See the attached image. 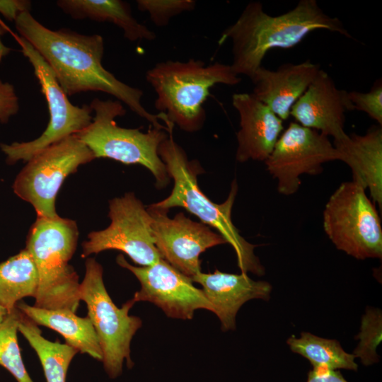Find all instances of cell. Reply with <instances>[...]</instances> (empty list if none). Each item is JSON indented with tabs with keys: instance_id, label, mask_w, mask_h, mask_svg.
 <instances>
[{
	"instance_id": "cell-1",
	"label": "cell",
	"mask_w": 382,
	"mask_h": 382,
	"mask_svg": "<svg viewBox=\"0 0 382 382\" xmlns=\"http://www.w3.org/2000/svg\"><path fill=\"white\" fill-rule=\"evenodd\" d=\"M20 36L27 40L52 69L66 96L86 91L110 94L153 127L168 132L170 124L164 113L148 112L141 103L143 91L118 80L102 64L104 41L99 35H83L68 29L50 30L30 12L15 21Z\"/></svg>"
},
{
	"instance_id": "cell-2",
	"label": "cell",
	"mask_w": 382,
	"mask_h": 382,
	"mask_svg": "<svg viewBox=\"0 0 382 382\" xmlns=\"http://www.w3.org/2000/svg\"><path fill=\"white\" fill-rule=\"evenodd\" d=\"M318 30L352 38L341 21L325 13L316 0H301L290 11L276 16L265 12L261 2L251 1L224 30L218 42L232 41L233 72L251 79L269 51L294 47Z\"/></svg>"
},
{
	"instance_id": "cell-3",
	"label": "cell",
	"mask_w": 382,
	"mask_h": 382,
	"mask_svg": "<svg viewBox=\"0 0 382 382\" xmlns=\"http://www.w3.org/2000/svg\"><path fill=\"white\" fill-rule=\"evenodd\" d=\"M173 132L158 147V155L164 163L168 175L174 181L170 195L150 206L168 210L183 207L197 216L204 224L214 228L233 248L241 272H248L261 276L265 272L259 258L255 255V245L241 236L231 219L232 207L238 191L236 180L231 184L227 199L221 204L211 201L200 190L197 175L199 166L188 160L185 151L174 141Z\"/></svg>"
},
{
	"instance_id": "cell-4",
	"label": "cell",
	"mask_w": 382,
	"mask_h": 382,
	"mask_svg": "<svg viewBox=\"0 0 382 382\" xmlns=\"http://www.w3.org/2000/svg\"><path fill=\"white\" fill-rule=\"evenodd\" d=\"M79 238L71 219L37 217L31 226L25 249L35 266L38 285L33 306L76 313L80 303L79 275L69 264Z\"/></svg>"
},
{
	"instance_id": "cell-5",
	"label": "cell",
	"mask_w": 382,
	"mask_h": 382,
	"mask_svg": "<svg viewBox=\"0 0 382 382\" xmlns=\"http://www.w3.org/2000/svg\"><path fill=\"white\" fill-rule=\"evenodd\" d=\"M146 79L156 93V110L188 132L202 127L206 119L203 105L212 86H234L241 81L231 65L219 62L206 65L195 59L159 62L147 71Z\"/></svg>"
},
{
	"instance_id": "cell-6",
	"label": "cell",
	"mask_w": 382,
	"mask_h": 382,
	"mask_svg": "<svg viewBox=\"0 0 382 382\" xmlns=\"http://www.w3.org/2000/svg\"><path fill=\"white\" fill-rule=\"evenodd\" d=\"M89 105L95 115L91 124L76 135L95 158L141 165L151 172L158 186L166 185L170 177L158 153L159 145L168 137L165 130L153 127L145 133L139 128L118 126L115 119L124 116L126 110L117 100H103L96 98Z\"/></svg>"
},
{
	"instance_id": "cell-7",
	"label": "cell",
	"mask_w": 382,
	"mask_h": 382,
	"mask_svg": "<svg viewBox=\"0 0 382 382\" xmlns=\"http://www.w3.org/2000/svg\"><path fill=\"white\" fill-rule=\"evenodd\" d=\"M85 267V276L80 284V299L86 304L87 316L98 336L104 369L113 379L122 373L125 361L128 368L134 366L130 357V345L142 321L139 317L129 314L135 303L132 299L121 308L114 303L105 286L100 263L93 257H88Z\"/></svg>"
},
{
	"instance_id": "cell-8",
	"label": "cell",
	"mask_w": 382,
	"mask_h": 382,
	"mask_svg": "<svg viewBox=\"0 0 382 382\" xmlns=\"http://www.w3.org/2000/svg\"><path fill=\"white\" fill-rule=\"evenodd\" d=\"M365 189L353 181L340 185L323 214L325 233L335 247L358 260L382 257V228Z\"/></svg>"
},
{
	"instance_id": "cell-9",
	"label": "cell",
	"mask_w": 382,
	"mask_h": 382,
	"mask_svg": "<svg viewBox=\"0 0 382 382\" xmlns=\"http://www.w3.org/2000/svg\"><path fill=\"white\" fill-rule=\"evenodd\" d=\"M95 158L76 134L71 135L31 157L16 176L13 192L34 207L37 217L57 218L55 200L64 181Z\"/></svg>"
},
{
	"instance_id": "cell-10",
	"label": "cell",
	"mask_w": 382,
	"mask_h": 382,
	"mask_svg": "<svg viewBox=\"0 0 382 382\" xmlns=\"http://www.w3.org/2000/svg\"><path fill=\"white\" fill-rule=\"evenodd\" d=\"M21 47V52L33 67L35 75L44 94L50 113L47 128L37 139L27 142L0 145L8 164L19 161L27 162L35 154L88 127L91 121L90 105H73L59 86L50 66L39 52L25 39L13 34Z\"/></svg>"
},
{
	"instance_id": "cell-11",
	"label": "cell",
	"mask_w": 382,
	"mask_h": 382,
	"mask_svg": "<svg viewBox=\"0 0 382 382\" xmlns=\"http://www.w3.org/2000/svg\"><path fill=\"white\" fill-rule=\"evenodd\" d=\"M108 216L111 221L109 226L91 232L82 243V257L117 250L141 267L151 265L162 258L154 244L152 218L133 192L110 200Z\"/></svg>"
},
{
	"instance_id": "cell-12",
	"label": "cell",
	"mask_w": 382,
	"mask_h": 382,
	"mask_svg": "<svg viewBox=\"0 0 382 382\" xmlns=\"http://www.w3.org/2000/svg\"><path fill=\"white\" fill-rule=\"evenodd\" d=\"M335 160L338 153L328 137L291 122L264 162L277 180L278 192L291 195L298 191L302 175L319 174L323 163Z\"/></svg>"
},
{
	"instance_id": "cell-13",
	"label": "cell",
	"mask_w": 382,
	"mask_h": 382,
	"mask_svg": "<svg viewBox=\"0 0 382 382\" xmlns=\"http://www.w3.org/2000/svg\"><path fill=\"white\" fill-rule=\"evenodd\" d=\"M117 263L130 271L139 280L141 289L132 299L149 301L159 307L168 317L190 320L197 309L214 313V308L202 289L193 285L185 276L163 258L145 267L129 264L123 255L116 258Z\"/></svg>"
},
{
	"instance_id": "cell-14",
	"label": "cell",
	"mask_w": 382,
	"mask_h": 382,
	"mask_svg": "<svg viewBox=\"0 0 382 382\" xmlns=\"http://www.w3.org/2000/svg\"><path fill=\"white\" fill-rule=\"evenodd\" d=\"M154 244L161 257L192 279L201 272L199 255L206 250L226 243L224 238L203 223L179 213L173 218L168 210L149 206Z\"/></svg>"
},
{
	"instance_id": "cell-15",
	"label": "cell",
	"mask_w": 382,
	"mask_h": 382,
	"mask_svg": "<svg viewBox=\"0 0 382 382\" xmlns=\"http://www.w3.org/2000/svg\"><path fill=\"white\" fill-rule=\"evenodd\" d=\"M354 107L347 91L340 89L330 75L320 69L306 91L292 106L290 115L299 125L332 137L334 142L345 139V112Z\"/></svg>"
},
{
	"instance_id": "cell-16",
	"label": "cell",
	"mask_w": 382,
	"mask_h": 382,
	"mask_svg": "<svg viewBox=\"0 0 382 382\" xmlns=\"http://www.w3.org/2000/svg\"><path fill=\"white\" fill-rule=\"evenodd\" d=\"M232 105L240 117L236 160L265 161L284 130L283 120L253 93L233 94Z\"/></svg>"
},
{
	"instance_id": "cell-17",
	"label": "cell",
	"mask_w": 382,
	"mask_h": 382,
	"mask_svg": "<svg viewBox=\"0 0 382 382\" xmlns=\"http://www.w3.org/2000/svg\"><path fill=\"white\" fill-rule=\"evenodd\" d=\"M202 286V291L214 308L223 331L236 329V317L240 308L251 299L268 301L272 285L266 281H255L246 273L230 274L215 270L200 272L192 278Z\"/></svg>"
},
{
	"instance_id": "cell-18",
	"label": "cell",
	"mask_w": 382,
	"mask_h": 382,
	"mask_svg": "<svg viewBox=\"0 0 382 382\" xmlns=\"http://www.w3.org/2000/svg\"><path fill=\"white\" fill-rule=\"evenodd\" d=\"M320 65L310 60L299 64H284L277 70L259 67L250 79L252 93L282 120L290 116L296 100L306 91L320 71Z\"/></svg>"
},
{
	"instance_id": "cell-19",
	"label": "cell",
	"mask_w": 382,
	"mask_h": 382,
	"mask_svg": "<svg viewBox=\"0 0 382 382\" xmlns=\"http://www.w3.org/2000/svg\"><path fill=\"white\" fill-rule=\"evenodd\" d=\"M338 160L351 169L353 182L368 189L374 203L382 207V129L374 125L366 134H352L333 142Z\"/></svg>"
},
{
	"instance_id": "cell-20",
	"label": "cell",
	"mask_w": 382,
	"mask_h": 382,
	"mask_svg": "<svg viewBox=\"0 0 382 382\" xmlns=\"http://www.w3.org/2000/svg\"><path fill=\"white\" fill-rule=\"evenodd\" d=\"M16 308L37 325L52 329L60 334L66 344L78 352L87 354L101 361L103 354L99 340L90 318L79 317L68 310H47L30 306L23 301Z\"/></svg>"
},
{
	"instance_id": "cell-21",
	"label": "cell",
	"mask_w": 382,
	"mask_h": 382,
	"mask_svg": "<svg viewBox=\"0 0 382 382\" xmlns=\"http://www.w3.org/2000/svg\"><path fill=\"white\" fill-rule=\"evenodd\" d=\"M57 5L76 20L110 22L120 28L130 41L153 40L155 33L132 16L129 4L120 0H59Z\"/></svg>"
},
{
	"instance_id": "cell-22",
	"label": "cell",
	"mask_w": 382,
	"mask_h": 382,
	"mask_svg": "<svg viewBox=\"0 0 382 382\" xmlns=\"http://www.w3.org/2000/svg\"><path fill=\"white\" fill-rule=\"evenodd\" d=\"M37 285V270L25 248L0 263V305L8 313L23 298L35 297Z\"/></svg>"
},
{
	"instance_id": "cell-23",
	"label": "cell",
	"mask_w": 382,
	"mask_h": 382,
	"mask_svg": "<svg viewBox=\"0 0 382 382\" xmlns=\"http://www.w3.org/2000/svg\"><path fill=\"white\" fill-rule=\"evenodd\" d=\"M18 331L36 352L46 381L66 382L69 366L78 351L66 343L52 342L45 338L38 326L21 312Z\"/></svg>"
},
{
	"instance_id": "cell-24",
	"label": "cell",
	"mask_w": 382,
	"mask_h": 382,
	"mask_svg": "<svg viewBox=\"0 0 382 382\" xmlns=\"http://www.w3.org/2000/svg\"><path fill=\"white\" fill-rule=\"evenodd\" d=\"M286 343L293 352L307 359L313 368L325 366L332 370L357 371L354 355L346 352L336 340L302 332L300 337H289Z\"/></svg>"
},
{
	"instance_id": "cell-25",
	"label": "cell",
	"mask_w": 382,
	"mask_h": 382,
	"mask_svg": "<svg viewBox=\"0 0 382 382\" xmlns=\"http://www.w3.org/2000/svg\"><path fill=\"white\" fill-rule=\"evenodd\" d=\"M20 314L16 308L0 325V366L8 370L18 382H33L23 364L18 342Z\"/></svg>"
},
{
	"instance_id": "cell-26",
	"label": "cell",
	"mask_w": 382,
	"mask_h": 382,
	"mask_svg": "<svg viewBox=\"0 0 382 382\" xmlns=\"http://www.w3.org/2000/svg\"><path fill=\"white\" fill-rule=\"evenodd\" d=\"M359 340L353 354L365 366L378 362L376 347L382 338V314L378 308L367 307L361 317L360 332L355 337Z\"/></svg>"
},
{
	"instance_id": "cell-27",
	"label": "cell",
	"mask_w": 382,
	"mask_h": 382,
	"mask_svg": "<svg viewBox=\"0 0 382 382\" xmlns=\"http://www.w3.org/2000/svg\"><path fill=\"white\" fill-rule=\"evenodd\" d=\"M138 9L149 13L151 21L158 27L168 24L170 20L185 11L195 8L193 0H138Z\"/></svg>"
},
{
	"instance_id": "cell-28",
	"label": "cell",
	"mask_w": 382,
	"mask_h": 382,
	"mask_svg": "<svg viewBox=\"0 0 382 382\" xmlns=\"http://www.w3.org/2000/svg\"><path fill=\"white\" fill-rule=\"evenodd\" d=\"M348 98L354 110L363 111L371 118L382 125V83L376 81L371 90L366 93L348 92Z\"/></svg>"
},
{
	"instance_id": "cell-29",
	"label": "cell",
	"mask_w": 382,
	"mask_h": 382,
	"mask_svg": "<svg viewBox=\"0 0 382 382\" xmlns=\"http://www.w3.org/2000/svg\"><path fill=\"white\" fill-rule=\"evenodd\" d=\"M18 110V98L13 86L0 80V122H8Z\"/></svg>"
},
{
	"instance_id": "cell-30",
	"label": "cell",
	"mask_w": 382,
	"mask_h": 382,
	"mask_svg": "<svg viewBox=\"0 0 382 382\" xmlns=\"http://www.w3.org/2000/svg\"><path fill=\"white\" fill-rule=\"evenodd\" d=\"M30 10L31 2L28 0H0V13L11 21H15L21 13Z\"/></svg>"
},
{
	"instance_id": "cell-31",
	"label": "cell",
	"mask_w": 382,
	"mask_h": 382,
	"mask_svg": "<svg viewBox=\"0 0 382 382\" xmlns=\"http://www.w3.org/2000/svg\"><path fill=\"white\" fill-rule=\"evenodd\" d=\"M307 382H348L337 370L325 366L314 367L308 372Z\"/></svg>"
},
{
	"instance_id": "cell-32",
	"label": "cell",
	"mask_w": 382,
	"mask_h": 382,
	"mask_svg": "<svg viewBox=\"0 0 382 382\" xmlns=\"http://www.w3.org/2000/svg\"><path fill=\"white\" fill-rule=\"evenodd\" d=\"M6 30L5 28L0 24V62L11 50L9 47L4 45L1 39V36L6 33Z\"/></svg>"
},
{
	"instance_id": "cell-33",
	"label": "cell",
	"mask_w": 382,
	"mask_h": 382,
	"mask_svg": "<svg viewBox=\"0 0 382 382\" xmlns=\"http://www.w3.org/2000/svg\"><path fill=\"white\" fill-rule=\"evenodd\" d=\"M8 313L7 310L0 305V325L4 320Z\"/></svg>"
}]
</instances>
